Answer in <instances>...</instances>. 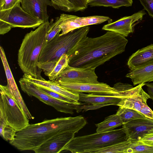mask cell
I'll return each instance as SVG.
<instances>
[{"mask_svg":"<svg viewBox=\"0 0 153 153\" xmlns=\"http://www.w3.org/2000/svg\"><path fill=\"white\" fill-rule=\"evenodd\" d=\"M128 42L125 37L109 31L98 37L87 36L71 51L68 65L75 67L96 68L124 52Z\"/></svg>","mask_w":153,"mask_h":153,"instance_id":"obj_1","label":"cell"},{"mask_svg":"<svg viewBox=\"0 0 153 153\" xmlns=\"http://www.w3.org/2000/svg\"><path fill=\"white\" fill-rule=\"evenodd\" d=\"M87 124L82 116L45 120L41 122L29 124L16 131L10 143L21 151H35L52 137L68 131L77 133Z\"/></svg>","mask_w":153,"mask_h":153,"instance_id":"obj_2","label":"cell"},{"mask_svg":"<svg viewBox=\"0 0 153 153\" xmlns=\"http://www.w3.org/2000/svg\"><path fill=\"white\" fill-rule=\"evenodd\" d=\"M50 25L49 21L43 22L34 30L26 34L18 51V64L21 70L24 74L37 79H45L41 76L42 70L37 64L46 42Z\"/></svg>","mask_w":153,"mask_h":153,"instance_id":"obj_3","label":"cell"},{"mask_svg":"<svg viewBox=\"0 0 153 153\" xmlns=\"http://www.w3.org/2000/svg\"><path fill=\"white\" fill-rule=\"evenodd\" d=\"M89 26L82 27L59 36L57 34L50 41L46 42L39 56L38 62H50L55 66L64 54L69 56L71 51L84 38L89 31Z\"/></svg>","mask_w":153,"mask_h":153,"instance_id":"obj_4","label":"cell"},{"mask_svg":"<svg viewBox=\"0 0 153 153\" xmlns=\"http://www.w3.org/2000/svg\"><path fill=\"white\" fill-rule=\"evenodd\" d=\"M128 139L124 128L74 137L62 149L72 153L90 152Z\"/></svg>","mask_w":153,"mask_h":153,"instance_id":"obj_5","label":"cell"},{"mask_svg":"<svg viewBox=\"0 0 153 153\" xmlns=\"http://www.w3.org/2000/svg\"><path fill=\"white\" fill-rule=\"evenodd\" d=\"M0 121L17 131L22 129L29 124V119L11 94L7 85H0Z\"/></svg>","mask_w":153,"mask_h":153,"instance_id":"obj_6","label":"cell"},{"mask_svg":"<svg viewBox=\"0 0 153 153\" xmlns=\"http://www.w3.org/2000/svg\"><path fill=\"white\" fill-rule=\"evenodd\" d=\"M20 3L11 8L0 10V29L2 32H8L13 27L34 29L43 23L26 12Z\"/></svg>","mask_w":153,"mask_h":153,"instance_id":"obj_7","label":"cell"},{"mask_svg":"<svg viewBox=\"0 0 153 153\" xmlns=\"http://www.w3.org/2000/svg\"><path fill=\"white\" fill-rule=\"evenodd\" d=\"M19 82L22 90L29 96L34 97L46 104L51 106L57 111L73 114L76 105L55 99L44 92L34 84L23 77Z\"/></svg>","mask_w":153,"mask_h":153,"instance_id":"obj_8","label":"cell"},{"mask_svg":"<svg viewBox=\"0 0 153 153\" xmlns=\"http://www.w3.org/2000/svg\"><path fill=\"white\" fill-rule=\"evenodd\" d=\"M59 18V25L61 28L59 36L66 34L75 30L93 25L99 24L106 21H111L108 16H99L80 17L76 16L62 13Z\"/></svg>","mask_w":153,"mask_h":153,"instance_id":"obj_9","label":"cell"},{"mask_svg":"<svg viewBox=\"0 0 153 153\" xmlns=\"http://www.w3.org/2000/svg\"><path fill=\"white\" fill-rule=\"evenodd\" d=\"M95 69L89 67H75L68 65L54 80L70 82L98 83L99 82L95 71Z\"/></svg>","mask_w":153,"mask_h":153,"instance_id":"obj_10","label":"cell"},{"mask_svg":"<svg viewBox=\"0 0 153 153\" xmlns=\"http://www.w3.org/2000/svg\"><path fill=\"white\" fill-rule=\"evenodd\" d=\"M62 88L73 93H87L98 94L120 95L126 96L106 83H80L56 81Z\"/></svg>","mask_w":153,"mask_h":153,"instance_id":"obj_11","label":"cell"},{"mask_svg":"<svg viewBox=\"0 0 153 153\" xmlns=\"http://www.w3.org/2000/svg\"><path fill=\"white\" fill-rule=\"evenodd\" d=\"M149 98V94L141 87L135 93L122 100L117 105L135 110L142 114L146 118L153 120V111L147 103Z\"/></svg>","mask_w":153,"mask_h":153,"instance_id":"obj_12","label":"cell"},{"mask_svg":"<svg viewBox=\"0 0 153 153\" xmlns=\"http://www.w3.org/2000/svg\"><path fill=\"white\" fill-rule=\"evenodd\" d=\"M78 102L88 105V110L94 109L105 106L117 105L127 96L120 95L98 94H93L78 93Z\"/></svg>","mask_w":153,"mask_h":153,"instance_id":"obj_13","label":"cell"},{"mask_svg":"<svg viewBox=\"0 0 153 153\" xmlns=\"http://www.w3.org/2000/svg\"><path fill=\"white\" fill-rule=\"evenodd\" d=\"M146 14L144 10H140L132 15L125 16L112 23L104 25L103 30L114 32L126 37L133 32V27L135 23L142 20Z\"/></svg>","mask_w":153,"mask_h":153,"instance_id":"obj_14","label":"cell"},{"mask_svg":"<svg viewBox=\"0 0 153 153\" xmlns=\"http://www.w3.org/2000/svg\"><path fill=\"white\" fill-rule=\"evenodd\" d=\"M0 55L7 80V86L11 94L23 109L27 118L33 119V117L30 113L23 99L10 70L4 50L1 46Z\"/></svg>","mask_w":153,"mask_h":153,"instance_id":"obj_15","label":"cell"},{"mask_svg":"<svg viewBox=\"0 0 153 153\" xmlns=\"http://www.w3.org/2000/svg\"><path fill=\"white\" fill-rule=\"evenodd\" d=\"M128 139L138 140L153 131V120L146 118L135 119L122 125Z\"/></svg>","mask_w":153,"mask_h":153,"instance_id":"obj_16","label":"cell"},{"mask_svg":"<svg viewBox=\"0 0 153 153\" xmlns=\"http://www.w3.org/2000/svg\"><path fill=\"white\" fill-rule=\"evenodd\" d=\"M21 7L26 12L43 22L49 21L48 6H52L51 0H22Z\"/></svg>","mask_w":153,"mask_h":153,"instance_id":"obj_17","label":"cell"},{"mask_svg":"<svg viewBox=\"0 0 153 153\" xmlns=\"http://www.w3.org/2000/svg\"><path fill=\"white\" fill-rule=\"evenodd\" d=\"M75 133L68 131L55 136L42 145L36 153H58L74 137Z\"/></svg>","mask_w":153,"mask_h":153,"instance_id":"obj_18","label":"cell"},{"mask_svg":"<svg viewBox=\"0 0 153 153\" xmlns=\"http://www.w3.org/2000/svg\"><path fill=\"white\" fill-rule=\"evenodd\" d=\"M22 77L25 80L31 82L38 86L46 88L67 98L78 102L79 97L78 94L73 93L65 89L54 80L37 79L29 75L24 74Z\"/></svg>","mask_w":153,"mask_h":153,"instance_id":"obj_19","label":"cell"},{"mask_svg":"<svg viewBox=\"0 0 153 153\" xmlns=\"http://www.w3.org/2000/svg\"><path fill=\"white\" fill-rule=\"evenodd\" d=\"M153 62V44L140 49L129 57L127 65L130 70Z\"/></svg>","mask_w":153,"mask_h":153,"instance_id":"obj_20","label":"cell"},{"mask_svg":"<svg viewBox=\"0 0 153 153\" xmlns=\"http://www.w3.org/2000/svg\"><path fill=\"white\" fill-rule=\"evenodd\" d=\"M126 76L131 79L134 85L153 81V62L130 70Z\"/></svg>","mask_w":153,"mask_h":153,"instance_id":"obj_21","label":"cell"},{"mask_svg":"<svg viewBox=\"0 0 153 153\" xmlns=\"http://www.w3.org/2000/svg\"><path fill=\"white\" fill-rule=\"evenodd\" d=\"M124 153H153V146L137 140L128 138L123 141Z\"/></svg>","mask_w":153,"mask_h":153,"instance_id":"obj_22","label":"cell"},{"mask_svg":"<svg viewBox=\"0 0 153 153\" xmlns=\"http://www.w3.org/2000/svg\"><path fill=\"white\" fill-rule=\"evenodd\" d=\"M123 123L118 115L116 113L105 118L104 120L95 124L97 132L110 131L122 126Z\"/></svg>","mask_w":153,"mask_h":153,"instance_id":"obj_23","label":"cell"},{"mask_svg":"<svg viewBox=\"0 0 153 153\" xmlns=\"http://www.w3.org/2000/svg\"><path fill=\"white\" fill-rule=\"evenodd\" d=\"M119 116L123 124L131 121L146 117L142 114L135 110L119 106L116 113Z\"/></svg>","mask_w":153,"mask_h":153,"instance_id":"obj_24","label":"cell"},{"mask_svg":"<svg viewBox=\"0 0 153 153\" xmlns=\"http://www.w3.org/2000/svg\"><path fill=\"white\" fill-rule=\"evenodd\" d=\"M132 0H96L88 4L91 7L103 6L118 8L123 6H131Z\"/></svg>","mask_w":153,"mask_h":153,"instance_id":"obj_25","label":"cell"},{"mask_svg":"<svg viewBox=\"0 0 153 153\" xmlns=\"http://www.w3.org/2000/svg\"><path fill=\"white\" fill-rule=\"evenodd\" d=\"M69 57L67 54L62 56L48 76L50 80H55L60 74L68 65Z\"/></svg>","mask_w":153,"mask_h":153,"instance_id":"obj_26","label":"cell"},{"mask_svg":"<svg viewBox=\"0 0 153 153\" xmlns=\"http://www.w3.org/2000/svg\"><path fill=\"white\" fill-rule=\"evenodd\" d=\"M16 131L8 125L0 121V134L5 140L10 143L14 139Z\"/></svg>","mask_w":153,"mask_h":153,"instance_id":"obj_27","label":"cell"},{"mask_svg":"<svg viewBox=\"0 0 153 153\" xmlns=\"http://www.w3.org/2000/svg\"><path fill=\"white\" fill-rule=\"evenodd\" d=\"M60 23L59 17H57L54 22L53 19H51L46 36V42L50 41L60 33L61 31V28L59 26Z\"/></svg>","mask_w":153,"mask_h":153,"instance_id":"obj_28","label":"cell"},{"mask_svg":"<svg viewBox=\"0 0 153 153\" xmlns=\"http://www.w3.org/2000/svg\"><path fill=\"white\" fill-rule=\"evenodd\" d=\"M52 6L55 9L66 12H76L75 10L67 0H51Z\"/></svg>","mask_w":153,"mask_h":153,"instance_id":"obj_29","label":"cell"},{"mask_svg":"<svg viewBox=\"0 0 153 153\" xmlns=\"http://www.w3.org/2000/svg\"><path fill=\"white\" fill-rule=\"evenodd\" d=\"M37 86L44 92L55 99L75 105H80L81 104V102L67 98L59 93L51 91L46 88Z\"/></svg>","mask_w":153,"mask_h":153,"instance_id":"obj_30","label":"cell"},{"mask_svg":"<svg viewBox=\"0 0 153 153\" xmlns=\"http://www.w3.org/2000/svg\"><path fill=\"white\" fill-rule=\"evenodd\" d=\"M73 7L76 12L82 11L88 7L87 0H67Z\"/></svg>","mask_w":153,"mask_h":153,"instance_id":"obj_31","label":"cell"},{"mask_svg":"<svg viewBox=\"0 0 153 153\" xmlns=\"http://www.w3.org/2000/svg\"><path fill=\"white\" fill-rule=\"evenodd\" d=\"M22 0H2L0 2V10L8 9L13 7Z\"/></svg>","mask_w":153,"mask_h":153,"instance_id":"obj_32","label":"cell"},{"mask_svg":"<svg viewBox=\"0 0 153 153\" xmlns=\"http://www.w3.org/2000/svg\"><path fill=\"white\" fill-rule=\"evenodd\" d=\"M149 15L153 17V0H139Z\"/></svg>","mask_w":153,"mask_h":153,"instance_id":"obj_33","label":"cell"},{"mask_svg":"<svg viewBox=\"0 0 153 153\" xmlns=\"http://www.w3.org/2000/svg\"><path fill=\"white\" fill-rule=\"evenodd\" d=\"M143 143L153 146V131L149 134H144L143 136L138 139Z\"/></svg>","mask_w":153,"mask_h":153,"instance_id":"obj_34","label":"cell"},{"mask_svg":"<svg viewBox=\"0 0 153 153\" xmlns=\"http://www.w3.org/2000/svg\"><path fill=\"white\" fill-rule=\"evenodd\" d=\"M145 85L147 88V91L148 94L150 98L153 101V82L146 83Z\"/></svg>","mask_w":153,"mask_h":153,"instance_id":"obj_35","label":"cell"},{"mask_svg":"<svg viewBox=\"0 0 153 153\" xmlns=\"http://www.w3.org/2000/svg\"><path fill=\"white\" fill-rule=\"evenodd\" d=\"M95 0H87V2L88 4L89 3H90L91 2H92L93 1H95Z\"/></svg>","mask_w":153,"mask_h":153,"instance_id":"obj_36","label":"cell"},{"mask_svg":"<svg viewBox=\"0 0 153 153\" xmlns=\"http://www.w3.org/2000/svg\"><path fill=\"white\" fill-rule=\"evenodd\" d=\"M2 0H0V2H1V1Z\"/></svg>","mask_w":153,"mask_h":153,"instance_id":"obj_37","label":"cell"}]
</instances>
